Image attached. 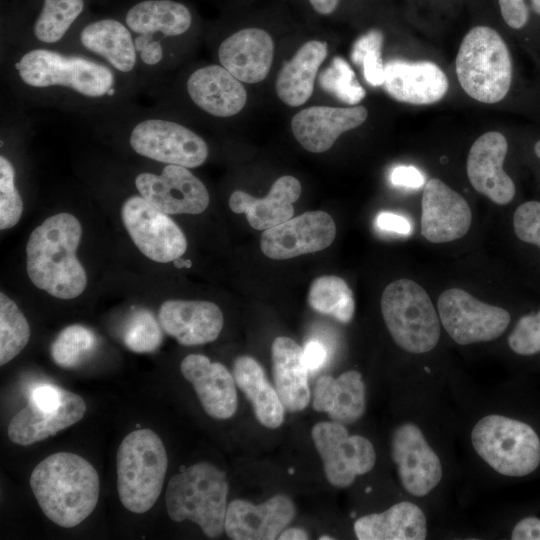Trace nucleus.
I'll return each instance as SVG.
<instances>
[{"label": "nucleus", "instance_id": "3", "mask_svg": "<svg viewBox=\"0 0 540 540\" xmlns=\"http://www.w3.org/2000/svg\"><path fill=\"white\" fill-rule=\"evenodd\" d=\"M228 482L213 464L199 462L174 475L166 488L165 502L171 520L196 523L208 538L225 531Z\"/></svg>", "mask_w": 540, "mask_h": 540}, {"label": "nucleus", "instance_id": "1", "mask_svg": "<svg viewBox=\"0 0 540 540\" xmlns=\"http://www.w3.org/2000/svg\"><path fill=\"white\" fill-rule=\"evenodd\" d=\"M82 236L70 213L48 217L29 236L26 269L35 287L59 299H73L85 290L87 275L76 252Z\"/></svg>", "mask_w": 540, "mask_h": 540}, {"label": "nucleus", "instance_id": "33", "mask_svg": "<svg viewBox=\"0 0 540 540\" xmlns=\"http://www.w3.org/2000/svg\"><path fill=\"white\" fill-rule=\"evenodd\" d=\"M327 53L325 42L311 40L282 67L276 80V92L285 104L297 107L311 97L318 69Z\"/></svg>", "mask_w": 540, "mask_h": 540}, {"label": "nucleus", "instance_id": "50", "mask_svg": "<svg viewBox=\"0 0 540 540\" xmlns=\"http://www.w3.org/2000/svg\"><path fill=\"white\" fill-rule=\"evenodd\" d=\"M313 9L321 14L328 15L335 11L339 4V0H309Z\"/></svg>", "mask_w": 540, "mask_h": 540}, {"label": "nucleus", "instance_id": "7", "mask_svg": "<svg viewBox=\"0 0 540 540\" xmlns=\"http://www.w3.org/2000/svg\"><path fill=\"white\" fill-rule=\"evenodd\" d=\"M476 454L495 472L520 478L540 465V438L527 423L500 414L479 419L471 430Z\"/></svg>", "mask_w": 540, "mask_h": 540}, {"label": "nucleus", "instance_id": "17", "mask_svg": "<svg viewBox=\"0 0 540 540\" xmlns=\"http://www.w3.org/2000/svg\"><path fill=\"white\" fill-rule=\"evenodd\" d=\"M296 514L293 501L277 494L261 504L235 499L227 506L225 532L233 540L278 539Z\"/></svg>", "mask_w": 540, "mask_h": 540}, {"label": "nucleus", "instance_id": "28", "mask_svg": "<svg viewBox=\"0 0 540 540\" xmlns=\"http://www.w3.org/2000/svg\"><path fill=\"white\" fill-rule=\"evenodd\" d=\"M272 374L275 389L290 412L304 410L311 399L303 349L291 338L276 337L271 346Z\"/></svg>", "mask_w": 540, "mask_h": 540}, {"label": "nucleus", "instance_id": "31", "mask_svg": "<svg viewBox=\"0 0 540 540\" xmlns=\"http://www.w3.org/2000/svg\"><path fill=\"white\" fill-rule=\"evenodd\" d=\"M123 21L133 35L159 40V35L185 34L191 27L192 15L186 5L175 0H140L127 9Z\"/></svg>", "mask_w": 540, "mask_h": 540}, {"label": "nucleus", "instance_id": "8", "mask_svg": "<svg viewBox=\"0 0 540 540\" xmlns=\"http://www.w3.org/2000/svg\"><path fill=\"white\" fill-rule=\"evenodd\" d=\"M381 312L394 342L406 352L432 351L440 339L438 312L425 291L408 278L386 286L381 296Z\"/></svg>", "mask_w": 540, "mask_h": 540}, {"label": "nucleus", "instance_id": "38", "mask_svg": "<svg viewBox=\"0 0 540 540\" xmlns=\"http://www.w3.org/2000/svg\"><path fill=\"white\" fill-rule=\"evenodd\" d=\"M159 321L147 310L134 312L123 331L124 344L133 352L149 353L162 343L163 335Z\"/></svg>", "mask_w": 540, "mask_h": 540}, {"label": "nucleus", "instance_id": "37", "mask_svg": "<svg viewBox=\"0 0 540 540\" xmlns=\"http://www.w3.org/2000/svg\"><path fill=\"white\" fill-rule=\"evenodd\" d=\"M97 345L96 335L82 325L65 327L51 344L53 361L63 368H73L87 359Z\"/></svg>", "mask_w": 540, "mask_h": 540}, {"label": "nucleus", "instance_id": "32", "mask_svg": "<svg viewBox=\"0 0 540 540\" xmlns=\"http://www.w3.org/2000/svg\"><path fill=\"white\" fill-rule=\"evenodd\" d=\"M233 377L251 403L259 423L270 429L280 427L286 409L258 361L250 356H239L233 364Z\"/></svg>", "mask_w": 540, "mask_h": 540}, {"label": "nucleus", "instance_id": "47", "mask_svg": "<svg viewBox=\"0 0 540 540\" xmlns=\"http://www.w3.org/2000/svg\"><path fill=\"white\" fill-rule=\"evenodd\" d=\"M376 225L379 229L397 234L407 235L411 231L410 222L402 215L382 212L376 217Z\"/></svg>", "mask_w": 540, "mask_h": 540}, {"label": "nucleus", "instance_id": "36", "mask_svg": "<svg viewBox=\"0 0 540 540\" xmlns=\"http://www.w3.org/2000/svg\"><path fill=\"white\" fill-rule=\"evenodd\" d=\"M30 327L17 304L0 293V365L11 361L27 345Z\"/></svg>", "mask_w": 540, "mask_h": 540}, {"label": "nucleus", "instance_id": "26", "mask_svg": "<svg viewBox=\"0 0 540 540\" xmlns=\"http://www.w3.org/2000/svg\"><path fill=\"white\" fill-rule=\"evenodd\" d=\"M301 195V184L293 176H282L263 198L236 190L229 198V207L235 213H245L248 223L257 230H267L292 218L293 203Z\"/></svg>", "mask_w": 540, "mask_h": 540}, {"label": "nucleus", "instance_id": "51", "mask_svg": "<svg viewBox=\"0 0 540 540\" xmlns=\"http://www.w3.org/2000/svg\"><path fill=\"white\" fill-rule=\"evenodd\" d=\"M309 538L308 533L302 528H288L284 529L279 535V540H306Z\"/></svg>", "mask_w": 540, "mask_h": 540}, {"label": "nucleus", "instance_id": "21", "mask_svg": "<svg viewBox=\"0 0 540 540\" xmlns=\"http://www.w3.org/2000/svg\"><path fill=\"white\" fill-rule=\"evenodd\" d=\"M180 370L189 381L205 412L215 419L231 418L238 406L236 383L227 368L201 354H189Z\"/></svg>", "mask_w": 540, "mask_h": 540}, {"label": "nucleus", "instance_id": "45", "mask_svg": "<svg viewBox=\"0 0 540 540\" xmlns=\"http://www.w3.org/2000/svg\"><path fill=\"white\" fill-rule=\"evenodd\" d=\"M65 389L53 384H39L28 395V404L45 411L57 410L63 403Z\"/></svg>", "mask_w": 540, "mask_h": 540}, {"label": "nucleus", "instance_id": "30", "mask_svg": "<svg viewBox=\"0 0 540 540\" xmlns=\"http://www.w3.org/2000/svg\"><path fill=\"white\" fill-rule=\"evenodd\" d=\"M427 519L413 502L401 501L380 513L358 518L354 533L359 540H423L427 536Z\"/></svg>", "mask_w": 540, "mask_h": 540}, {"label": "nucleus", "instance_id": "23", "mask_svg": "<svg viewBox=\"0 0 540 540\" xmlns=\"http://www.w3.org/2000/svg\"><path fill=\"white\" fill-rule=\"evenodd\" d=\"M383 86L399 102L427 105L441 100L449 84L445 73L433 62L396 60L385 65Z\"/></svg>", "mask_w": 540, "mask_h": 540}, {"label": "nucleus", "instance_id": "43", "mask_svg": "<svg viewBox=\"0 0 540 540\" xmlns=\"http://www.w3.org/2000/svg\"><path fill=\"white\" fill-rule=\"evenodd\" d=\"M513 229L517 238L540 248V202L526 201L513 214Z\"/></svg>", "mask_w": 540, "mask_h": 540}, {"label": "nucleus", "instance_id": "39", "mask_svg": "<svg viewBox=\"0 0 540 540\" xmlns=\"http://www.w3.org/2000/svg\"><path fill=\"white\" fill-rule=\"evenodd\" d=\"M319 82L324 90L350 105L359 103L365 97V90L357 81L354 71L341 57L333 59L321 73Z\"/></svg>", "mask_w": 540, "mask_h": 540}, {"label": "nucleus", "instance_id": "4", "mask_svg": "<svg viewBox=\"0 0 540 540\" xmlns=\"http://www.w3.org/2000/svg\"><path fill=\"white\" fill-rule=\"evenodd\" d=\"M15 70L26 86L35 89L63 88L88 99L108 97L115 91V74L109 66L46 48L25 52Z\"/></svg>", "mask_w": 540, "mask_h": 540}, {"label": "nucleus", "instance_id": "46", "mask_svg": "<svg viewBox=\"0 0 540 540\" xmlns=\"http://www.w3.org/2000/svg\"><path fill=\"white\" fill-rule=\"evenodd\" d=\"M390 179L392 184L408 188H419L424 184V176L413 166L395 167Z\"/></svg>", "mask_w": 540, "mask_h": 540}, {"label": "nucleus", "instance_id": "15", "mask_svg": "<svg viewBox=\"0 0 540 540\" xmlns=\"http://www.w3.org/2000/svg\"><path fill=\"white\" fill-rule=\"evenodd\" d=\"M336 236V225L324 211H309L264 230L261 250L269 258L284 260L323 250Z\"/></svg>", "mask_w": 540, "mask_h": 540}, {"label": "nucleus", "instance_id": "19", "mask_svg": "<svg viewBox=\"0 0 540 540\" xmlns=\"http://www.w3.org/2000/svg\"><path fill=\"white\" fill-rule=\"evenodd\" d=\"M162 329L185 346L202 345L217 339L223 328V314L213 302L172 299L158 311Z\"/></svg>", "mask_w": 540, "mask_h": 540}, {"label": "nucleus", "instance_id": "53", "mask_svg": "<svg viewBox=\"0 0 540 540\" xmlns=\"http://www.w3.org/2000/svg\"><path fill=\"white\" fill-rule=\"evenodd\" d=\"M319 539H320V540H327V539H328V540H332V539H334V538H333V537H328V536L326 535V536L320 537Z\"/></svg>", "mask_w": 540, "mask_h": 540}, {"label": "nucleus", "instance_id": "10", "mask_svg": "<svg viewBox=\"0 0 540 540\" xmlns=\"http://www.w3.org/2000/svg\"><path fill=\"white\" fill-rule=\"evenodd\" d=\"M312 440L322 461L328 482L337 488L351 486L356 477L375 466L376 452L369 439L350 435L344 424L328 421L315 424Z\"/></svg>", "mask_w": 540, "mask_h": 540}, {"label": "nucleus", "instance_id": "20", "mask_svg": "<svg viewBox=\"0 0 540 540\" xmlns=\"http://www.w3.org/2000/svg\"><path fill=\"white\" fill-rule=\"evenodd\" d=\"M368 116L363 106H312L296 113L291 129L300 145L309 152L329 150L344 132L360 126Z\"/></svg>", "mask_w": 540, "mask_h": 540}, {"label": "nucleus", "instance_id": "41", "mask_svg": "<svg viewBox=\"0 0 540 540\" xmlns=\"http://www.w3.org/2000/svg\"><path fill=\"white\" fill-rule=\"evenodd\" d=\"M23 212V201L15 186V170L8 158L0 156V229L15 226Z\"/></svg>", "mask_w": 540, "mask_h": 540}, {"label": "nucleus", "instance_id": "6", "mask_svg": "<svg viewBox=\"0 0 540 540\" xmlns=\"http://www.w3.org/2000/svg\"><path fill=\"white\" fill-rule=\"evenodd\" d=\"M168 459L160 437L150 429L130 432L120 443L116 456L117 491L123 506L145 513L158 500Z\"/></svg>", "mask_w": 540, "mask_h": 540}, {"label": "nucleus", "instance_id": "29", "mask_svg": "<svg viewBox=\"0 0 540 540\" xmlns=\"http://www.w3.org/2000/svg\"><path fill=\"white\" fill-rule=\"evenodd\" d=\"M79 40L84 49L121 74H129L136 67L134 37L124 21L111 17L92 20L81 29Z\"/></svg>", "mask_w": 540, "mask_h": 540}, {"label": "nucleus", "instance_id": "52", "mask_svg": "<svg viewBox=\"0 0 540 540\" xmlns=\"http://www.w3.org/2000/svg\"><path fill=\"white\" fill-rule=\"evenodd\" d=\"M534 153L540 159V140H537L534 144Z\"/></svg>", "mask_w": 540, "mask_h": 540}, {"label": "nucleus", "instance_id": "14", "mask_svg": "<svg viewBox=\"0 0 540 540\" xmlns=\"http://www.w3.org/2000/svg\"><path fill=\"white\" fill-rule=\"evenodd\" d=\"M140 196L166 214H200L209 205V193L189 168L167 164L160 173L142 172L135 178Z\"/></svg>", "mask_w": 540, "mask_h": 540}, {"label": "nucleus", "instance_id": "22", "mask_svg": "<svg viewBox=\"0 0 540 540\" xmlns=\"http://www.w3.org/2000/svg\"><path fill=\"white\" fill-rule=\"evenodd\" d=\"M274 56L271 36L259 28H245L224 39L218 49L220 65L245 83H258L268 75Z\"/></svg>", "mask_w": 540, "mask_h": 540}, {"label": "nucleus", "instance_id": "12", "mask_svg": "<svg viewBox=\"0 0 540 540\" xmlns=\"http://www.w3.org/2000/svg\"><path fill=\"white\" fill-rule=\"evenodd\" d=\"M121 217L133 243L149 259L168 263L186 251V237L179 226L142 196L129 197L122 205Z\"/></svg>", "mask_w": 540, "mask_h": 540}, {"label": "nucleus", "instance_id": "49", "mask_svg": "<svg viewBox=\"0 0 540 540\" xmlns=\"http://www.w3.org/2000/svg\"><path fill=\"white\" fill-rule=\"evenodd\" d=\"M512 540H540V518L529 516L519 520L512 529Z\"/></svg>", "mask_w": 540, "mask_h": 540}, {"label": "nucleus", "instance_id": "13", "mask_svg": "<svg viewBox=\"0 0 540 540\" xmlns=\"http://www.w3.org/2000/svg\"><path fill=\"white\" fill-rule=\"evenodd\" d=\"M390 450L399 481L408 494L423 497L439 485L443 476L441 460L418 425L404 422L396 426Z\"/></svg>", "mask_w": 540, "mask_h": 540}, {"label": "nucleus", "instance_id": "9", "mask_svg": "<svg viewBox=\"0 0 540 540\" xmlns=\"http://www.w3.org/2000/svg\"><path fill=\"white\" fill-rule=\"evenodd\" d=\"M437 308L447 334L463 346L499 338L511 320L506 309L478 300L460 288L443 291Z\"/></svg>", "mask_w": 540, "mask_h": 540}, {"label": "nucleus", "instance_id": "40", "mask_svg": "<svg viewBox=\"0 0 540 540\" xmlns=\"http://www.w3.org/2000/svg\"><path fill=\"white\" fill-rule=\"evenodd\" d=\"M382 43V32L373 29L355 42L351 52L352 61L363 65L364 77L373 86L383 85L385 79V65L381 58Z\"/></svg>", "mask_w": 540, "mask_h": 540}, {"label": "nucleus", "instance_id": "27", "mask_svg": "<svg viewBox=\"0 0 540 540\" xmlns=\"http://www.w3.org/2000/svg\"><path fill=\"white\" fill-rule=\"evenodd\" d=\"M312 406L325 412L332 421L352 424L366 410V386L357 370L343 372L337 378L321 376L315 383Z\"/></svg>", "mask_w": 540, "mask_h": 540}, {"label": "nucleus", "instance_id": "42", "mask_svg": "<svg viewBox=\"0 0 540 540\" xmlns=\"http://www.w3.org/2000/svg\"><path fill=\"white\" fill-rule=\"evenodd\" d=\"M508 345L521 356L540 353V309L519 318L508 336Z\"/></svg>", "mask_w": 540, "mask_h": 540}, {"label": "nucleus", "instance_id": "16", "mask_svg": "<svg viewBox=\"0 0 540 540\" xmlns=\"http://www.w3.org/2000/svg\"><path fill=\"white\" fill-rule=\"evenodd\" d=\"M472 223L469 204L438 178L424 186L421 199V234L431 243H447L464 237Z\"/></svg>", "mask_w": 540, "mask_h": 540}, {"label": "nucleus", "instance_id": "34", "mask_svg": "<svg viewBox=\"0 0 540 540\" xmlns=\"http://www.w3.org/2000/svg\"><path fill=\"white\" fill-rule=\"evenodd\" d=\"M85 0H42L32 31L42 44L58 43L81 17Z\"/></svg>", "mask_w": 540, "mask_h": 540}, {"label": "nucleus", "instance_id": "35", "mask_svg": "<svg viewBox=\"0 0 540 540\" xmlns=\"http://www.w3.org/2000/svg\"><path fill=\"white\" fill-rule=\"evenodd\" d=\"M308 303L315 311L349 323L355 312L353 293L347 283L335 275L316 278L308 292Z\"/></svg>", "mask_w": 540, "mask_h": 540}, {"label": "nucleus", "instance_id": "24", "mask_svg": "<svg viewBox=\"0 0 540 540\" xmlns=\"http://www.w3.org/2000/svg\"><path fill=\"white\" fill-rule=\"evenodd\" d=\"M191 100L202 110L216 117L239 113L247 101L244 86L222 65L196 69L187 80Z\"/></svg>", "mask_w": 540, "mask_h": 540}, {"label": "nucleus", "instance_id": "2", "mask_svg": "<svg viewBox=\"0 0 540 540\" xmlns=\"http://www.w3.org/2000/svg\"><path fill=\"white\" fill-rule=\"evenodd\" d=\"M30 487L49 520L60 527L72 528L95 509L100 482L96 469L86 459L58 452L36 465Z\"/></svg>", "mask_w": 540, "mask_h": 540}, {"label": "nucleus", "instance_id": "44", "mask_svg": "<svg viewBox=\"0 0 540 540\" xmlns=\"http://www.w3.org/2000/svg\"><path fill=\"white\" fill-rule=\"evenodd\" d=\"M505 23L514 30L524 29L534 14L540 17V0H498Z\"/></svg>", "mask_w": 540, "mask_h": 540}, {"label": "nucleus", "instance_id": "5", "mask_svg": "<svg viewBox=\"0 0 540 540\" xmlns=\"http://www.w3.org/2000/svg\"><path fill=\"white\" fill-rule=\"evenodd\" d=\"M455 66L462 89L479 102H500L511 88V54L501 35L491 27L476 26L464 36Z\"/></svg>", "mask_w": 540, "mask_h": 540}, {"label": "nucleus", "instance_id": "48", "mask_svg": "<svg viewBox=\"0 0 540 540\" xmlns=\"http://www.w3.org/2000/svg\"><path fill=\"white\" fill-rule=\"evenodd\" d=\"M327 358L326 347L318 340H310L303 348L304 363L309 371L321 368Z\"/></svg>", "mask_w": 540, "mask_h": 540}, {"label": "nucleus", "instance_id": "11", "mask_svg": "<svg viewBox=\"0 0 540 540\" xmlns=\"http://www.w3.org/2000/svg\"><path fill=\"white\" fill-rule=\"evenodd\" d=\"M129 143L140 156L151 160L195 168L208 157V146L194 131L177 122L148 118L131 130Z\"/></svg>", "mask_w": 540, "mask_h": 540}, {"label": "nucleus", "instance_id": "18", "mask_svg": "<svg viewBox=\"0 0 540 540\" xmlns=\"http://www.w3.org/2000/svg\"><path fill=\"white\" fill-rule=\"evenodd\" d=\"M508 151L505 136L498 131L482 134L467 157V176L473 188L498 205L509 204L516 193L512 178L504 171Z\"/></svg>", "mask_w": 540, "mask_h": 540}, {"label": "nucleus", "instance_id": "25", "mask_svg": "<svg viewBox=\"0 0 540 540\" xmlns=\"http://www.w3.org/2000/svg\"><path fill=\"white\" fill-rule=\"evenodd\" d=\"M86 404L81 396L65 390L62 405L54 411H45L29 404L11 419L8 426L9 439L27 446L55 435L82 419Z\"/></svg>", "mask_w": 540, "mask_h": 540}]
</instances>
